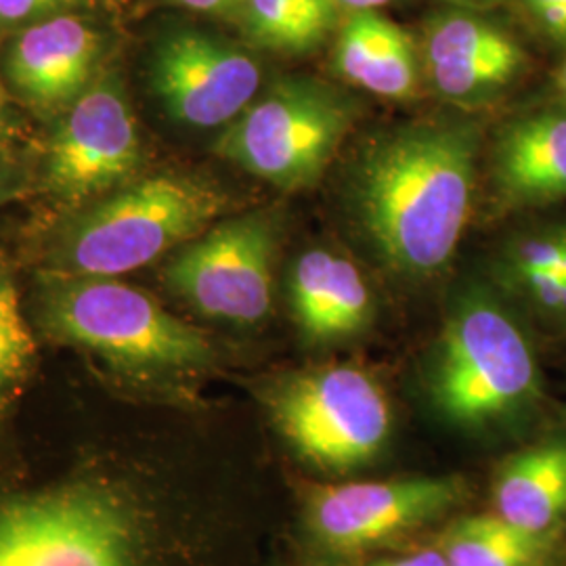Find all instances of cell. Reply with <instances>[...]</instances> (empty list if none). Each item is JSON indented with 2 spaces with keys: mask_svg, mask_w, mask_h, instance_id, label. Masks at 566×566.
<instances>
[{
  "mask_svg": "<svg viewBox=\"0 0 566 566\" xmlns=\"http://www.w3.org/2000/svg\"><path fill=\"white\" fill-rule=\"evenodd\" d=\"M479 139L468 124H416L374 143L357 172L367 235L392 269L441 271L458 250L476 187Z\"/></svg>",
  "mask_w": 566,
  "mask_h": 566,
  "instance_id": "obj_1",
  "label": "cell"
},
{
  "mask_svg": "<svg viewBox=\"0 0 566 566\" xmlns=\"http://www.w3.org/2000/svg\"><path fill=\"white\" fill-rule=\"evenodd\" d=\"M229 206L214 182L164 172L128 182L67 224L49 277H118L202 235Z\"/></svg>",
  "mask_w": 566,
  "mask_h": 566,
  "instance_id": "obj_2",
  "label": "cell"
},
{
  "mask_svg": "<svg viewBox=\"0 0 566 566\" xmlns=\"http://www.w3.org/2000/svg\"><path fill=\"white\" fill-rule=\"evenodd\" d=\"M41 319L53 338L128 374L189 371L212 361V344L198 327L116 277H49Z\"/></svg>",
  "mask_w": 566,
  "mask_h": 566,
  "instance_id": "obj_3",
  "label": "cell"
},
{
  "mask_svg": "<svg viewBox=\"0 0 566 566\" xmlns=\"http://www.w3.org/2000/svg\"><path fill=\"white\" fill-rule=\"evenodd\" d=\"M432 399L455 424H523L544 401L525 329L495 298H465L449 317L432 371Z\"/></svg>",
  "mask_w": 566,
  "mask_h": 566,
  "instance_id": "obj_4",
  "label": "cell"
},
{
  "mask_svg": "<svg viewBox=\"0 0 566 566\" xmlns=\"http://www.w3.org/2000/svg\"><path fill=\"white\" fill-rule=\"evenodd\" d=\"M353 109L324 84L280 82L227 124L214 151L280 189H303L338 154L355 120Z\"/></svg>",
  "mask_w": 566,
  "mask_h": 566,
  "instance_id": "obj_5",
  "label": "cell"
},
{
  "mask_svg": "<svg viewBox=\"0 0 566 566\" xmlns=\"http://www.w3.org/2000/svg\"><path fill=\"white\" fill-rule=\"evenodd\" d=\"M269 411L303 460L336 474L369 464L382 451L392 424L382 386L348 365L285 378L271 390Z\"/></svg>",
  "mask_w": 566,
  "mask_h": 566,
  "instance_id": "obj_6",
  "label": "cell"
},
{
  "mask_svg": "<svg viewBox=\"0 0 566 566\" xmlns=\"http://www.w3.org/2000/svg\"><path fill=\"white\" fill-rule=\"evenodd\" d=\"M133 518L99 486H67L0 506V566H133Z\"/></svg>",
  "mask_w": 566,
  "mask_h": 566,
  "instance_id": "obj_7",
  "label": "cell"
},
{
  "mask_svg": "<svg viewBox=\"0 0 566 566\" xmlns=\"http://www.w3.org/2000/svg\"><path fill=\"white\" fill-rule=\"evenodd\" d=\"M277 224L245 214L206 229L164 269V282L198 313L229 324L263 322L273 304Z\"/></svg>",
  "mask_w": 566,
  "mask_h": 566,
  "instance_id": "obj_8",
  "label": "cell"
},
{
  "mask_svg": "<svg viewBox=\"0 0 566 566\" xmlns=\"http://www.w3.org/2000/svg\"><path fill=\"white\" fill-rule=\"evenodd\" d=\"M143 163L142 137L120 81H95L72 103L44 156V185L81 203L128 185Z\"/></svg>",
  "mask_w": 566,
  "mask_h": 566,
  "instance_id": "obj_9",
  "label": "cell"
},
{
  "mask_svg": "<svg viewBox=\"0 0 566 566\" xmlns=\"http://www.w3.org/2000/svg\"><path fill=\"white\" fill-rule=\"evenodd\" d=\"M458 476H409L317 486L306 506L311 533L334 552H361L428 525L464 500Z\"/></svg>",
  "mask_w": 566,
  "mask_h": 566,
  "instance_id": "obj_10",
  "label": "cell"
},
{
  "mask_svg": "<svg viewBox=\"0 0 566 566\" xmlns=\"http://www.w3.org/2000/svg\"><path fill=\"white\" fill-rule=\"evenodd\" d=\"M151 86L175 120L217 128L235 120L256 99L261 67L229 42L202 32H177L156 49Z\"/></svg>",
  "mask_w": 566,
  "mask_h": 566,
  "instance_id": "obj_11",
  "label": "cell"
},
{
  "mask_svg": "<svg viewBox=\"0 0 566 566\" xmlns=\"http://www.w3.org/2000/svg\"><path fill=\"white\" fill-rule=\"evenodd\" d=\"M99 53V34L78 15L60 13L34 21L11 42L7 78L30 107L60 114L93 84Z\"/></svg>",
  "mask_w": 566,
  "mask_h": 566,
  "instance_id": "obj_12",
  "label": "cell"
},
{
  "mask_svg": "<svg viewBox=\"0 0 566 566\" xmlns=\"http://www.w3.org/2000/svg\"><path fill=\"white\" fill-rule=\"evenodd\" d=\"M521 44L502 28L468 13H447L426 34V70L451 102H483L516 81L525 67Z\"/></svg>",
  "mask_w": 566,
  "mask_h": 566,
  "instance_id": "obj_13",
  "label": "cell"
},
{
  "mask_svg": "<svg viewBox=\"0 0 566 566\" xmlns=\"http://www.w3.org/2000/svg\"><path fill=\"white\" fill-rule=\"evenodd\" d=\"M493 170L500 193L514 206L566 200V107H547L502 130Z\"/></svg>",
  "mask_w": 566,
  "mask_h": 566,
  "instance_id": "obj_14",
  "label": "cell"
},
{
  "mask_svg": "<svg viewBox=\"0 0 566 566\" xmlns=\"http://www.w3.org/2000/svg\"><path fill=\"white\" fill-rule=\"evenodd\" d=\"M290 298L304 336L315 343L355 336L371 317V294L361 271L327 250L298 256L290 277Z\"/></svg>",
  "mask_w": 566,
  "mask_h": 566,
  "instance_id": "obj_15",
  "label": "cell"
},
{
  "mask_svg": "<svg viewBox=\"0 0 566 566\" xmlns=\"http://www.w3.org/2000/svg\"><path fill=\"white\" fill-rule=\"evenodd\" d=\"M495 514L533 533H558L566 521V430L512 453L493 483Z\"/></svg>",
  "mask_w": 566,
  "mask_h": 566,
  "instance_id": "obj_16",
  "label": "cell"
},
{
  "mask_svg": "<svg viewBox=\"0 0 566 566\" xmlns=\"http://www.w3.org/2000/svg\"><path fill=\"white\" fill-rule=\"evenodd\" d=\"M344 81L386 99H407L418 84L413 41L376 11H355L344 23L336 49Z\"/></svg>",
  "mask_w": 566,
  "mask_h": 566,
  "instance_id": "obj_17",
  "label": "cell"
},
{
  "mask_svg": "<svg viewBox=\"0 0 566 566\" xmlns=\"http://www.w3.org/2000/svg\"><path fill=\"white\" fill-rule=\"evenodd\" d=\"M449 566H565L566 542L558 533H533L500 514L462 518L441 544Z\"/></svg>",
  "mask_w": 566,
  "mask_h": 566,
  "instance_id": "obj_18",
  "label": "cell"
},
{
  "mask_svg": "<svg viewBox=\"0 0 566 566\" xmlns=\"http://www.w3.org/2000/svg\"><path fill=\"white\" fill-rule=\"evenodd\" d=\"M336 0H243L248 34L266 49L304 53L329 34Z\"/></svg>",
  "mask_w": 566,
  "mask_h": 566,
  "instance_id": "obj_19",
  "label": "cell"
},
{
  "mask_svg": "<svg viewBox=\"0 0 566 566\" xmlns=\"http://www.w3.org/2000/svg\"><path fill=\"white\" fill-rule=\"evenodd\" d=\"M36 364V340L23 317L20 292L0 266V418L15 403Z\"/></svg>",
  "mask_w": 566,
  "mask_h": 566,
  "instance_id": "obj_20",
  "label": "cell"
},
{
  "mask_svg": "<svg viewBox=\"0 0 566 566\" xmlns=\"http://www.w3.org/2000/svg\"><path fill=\"white\" fill-rule=\"evenodd\" d=\"M506 277L521 298L544 319L566 329V275L558 271H539L506 264Z\"/></svg>",
  "mask_w": 566,
  "mask_h": 566,
  "instance_id": "obj_21",
  "label": "cell"
},
{
  "mask_svg": "<svg viewBox=\"0 0 566 566\" xmlns=\"http://www.w3.org/2000/svg\"><path fill=\"white\" fill-rule=\"evenodd\" d=\"M506 264L565 273L558 224L516 238L507 248Z\"/></svg>",
  "mask_w": 566,
  "mask_h": 566,
  "instance_id": "obj_22",
  "label": "cell"
},
{
  "mask_svg": "<svg viewBox=\"0 0 566 566\" xmlns=\"http://www.w3.org/2000/svg\"><path fill=\"white\" fill-rule=\"evenodd\" d=\"M86 0H0V23L46 20Z\"/></svg>",
  "mask_w": 566,
  "mask_h": 566,
  "instance_id": "obj_23",
  "label": "cell"
},
{
  "mask_svg": "<svg viewBox=\"0 0 566 566\" xmlns=\"http://www.w3.org/2000/svg\"><path fill=\"white\" fill-rule=\"evenodd\" d=\"M535 25L554 42L566 44V0H523Z\"/></svg>",
  "mask_w": 566,
  "mask_h": 566,
  "instance_id": "obj_24",
  "label": "cell"
},
{
  "mask_svg": "<svg viewBox=\"0 0 566 566\" xmlns=\"http://www.w3.org/2000/svg\"><path fill=\"white\" fill-rule=\"evenodd\" d=\"M365 566H449L446 554L439 549H428L420 554L411 556H401V558H386V560H376Z\"/></svg>",
  "mask_w": 566,
  "mask_h": 566,
  "instance_id": "obj_25",
  "label": "cell"
},
{
  "mask_svg": "<svg viewBox=\"0 0 566 566\" xmlns=\"http://www.w3.org/2000/svg\"><path fill=\"white\" fill-rule=\"evenodd\" d=\"M175 2L189 11H196V13L219 15V13H227L235 7H242L243 0H175Z\"/></svg>",
  "mask_w": 566,
  "mask_h": 566,
  "instance_id": "obj_26",
  "label": "cell"
},
{
  "mask_svg": "<svg viewBox=\"0 0 566 566\" xmlns=\"http://www.w3.org/2000/svg\"><path fill=\"white\" fill-rule=\"evenodd\" d=\"M336 2L355 13V11H376V9L388 4L390 0H336Z\"/></svg>",
  "mask_w": 566,
  "mask_h": 566,
  "instance_id": "obj_27",
  "label": "cell"
},
{
  "mask_svg": "<svg viewBox=\"0 0 566 566\" xmlns=\"http://www.w3.org/2000/svg\"><path fill=\"white\" fill-rule=\"evenodd\" d=\"M9 130H11V107H9L7 91L0 82V137H4Z\"/></svg>",
  "mask_w": 566,
  "mask_h": 566,
  "instance_id": "obj_28",
  "label": "cell"
},
{
  "mask_svg": "<svg viewBox=\"0 0 566 566\" xmlns=\"http://www.w3.org/2000/svg\"><path fill=\"white\" fill-rule=\"evenodd\" d=\"M558 233H560V245H563V271L566 275V224H558Z\"/></svg>",
  "mask_w": 566,
  "mask_h": 566,
  "instance_id": "obj_29",
  "label": "cell"
},
{
  "mask_svg": "<svg viewBox=\"0 0 566 566\" xmlns=\"http://www.w3.org/2000/svg\"><path fill=\"white\" fill-rule=\"evenodd\" d=\"M558 88H560V93H563V97L566 99V60L563 63V67H560V72H558Z\"/></svg>",
  "mask_w": 566,
  "mask_h": 566,
  "instance_id": "obj_30",
  "label": "cell"
},
{
  "mask_svg": "<svg viewBox=\"0 0 566 566\" xmlns=\"http://www.w3.org/2000/svg\"><path fill=\"white\" fill-rule=\"evenodd\" d=\"M468 2H493V0H468Z\"/></svg>",
  "mask_w": 566,
  "mask_h": 566,
  "instance_id": "obj_31",
  "label": "cell"
},
{
  "mask_svg": "<svg viewBox=\"0 0 566 566\" xmlns=\"http://www.w3.org/2000/svg\"><path fill=\"white\" fill-rule=\"evenodd\" d=\"M565 430H566V413H565Z\"/></svg>",
  "mask_w": 566,
  "mask_h": 566,
  "instance_id": "obj_32",
  "label": "cell"
},
{
  "mask_svg": "<svg viewBox=\"0 0 566 566\" xmlns=\"http://www.w3.org/2000/svg\"><path fill=\"white\" fill-rule=\"evenodd\" d=\"M566 566V565H565Z\"/></svg>",
  "mask_w": 566,
  "mask_h": 566,
  "instance_id": "obj_33",
  "label": "cell"
}]
</instances>
